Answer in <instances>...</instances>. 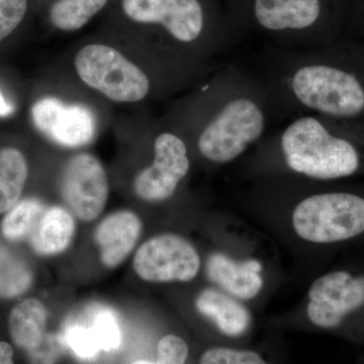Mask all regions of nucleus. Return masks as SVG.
<instances>
[{
	"label": "nucleus",
	"instance_id": "obj_1",
	"mask_svg": "<svg viewBox=\"0 0 364 364\" xmlns=\"http://www.w3.org/2000/svg\"><path fill=\"white\" fill-rule=\"evenodd\" d=\"M163 121L186 139L191 155L223 165L262 142L277 117L260 76L251 67L226 63L186 91Z\"/></svg>",
	"mask_w": 364,
	"mask_h": 364
},
{
	"label": "nucleus",
	"instance_id": "obj_2",
	"mask_svg": "<svg viewBox=\"0 0 364 364\" xmlns=\"http://www.w3.org/2000/svg\"><path fill=\"white\" fill-rule=\"evenodd\" d=\"M253 69L267 85L277 122L318 114L364 124V43L344 37L306 49L267 45Z\"/></svg>",
	"mask_w": 364,
	"mask_h": 364
},
{
	"label": "nucleus",
	"instance_id": "obj_3",
	"mask_svg": "<svg viewBox=\"0 0 364 364\" xmlns=\"http://www.w3.org/2000/svg\"><path fill=\"white\" fill-rule=\"evenodd\" d=\"M105 30L134 49L196 70L213 72L238 42L221 0H114Z\"/></svg>",
	"mask_w": 364,
	"mask_h": 364
},
{
	"label": "nucleus",
	"instance_id": "obj_4",
	"mask_svg": "<svg viewBox=\"0 0 364 364\" xmlns=\"http://www.w3.org/2000/svg\"><path fill=\"white\" fill-rule=\"evenodd\" d=\"M69 71L107 104L127 105L186 92L210 74L154 58L107 31L73 50Z\"/></svg>",
	"mask_w": 364,
	"mask_h": 364
},
{
	"label": "nucleus",
	"instance_id": "obj_5",
	"mask_svg": "<svg viewBox=\"0 0 364 364\" xmlns=\"http://www.w3.org/2000/svg\"><path fill=\"white\" fill-rule=\"evenodd\" d=\"M255 148L258 162L277 163L309 181H338L364 168V124L303 114Z\"/></svg>",
	"mask_w": 364,
	"mask_h": 364
},
{
	"label": "nucleus",
	"instance_id": "obj_6",
	"mask_svg": "<svg viewBox=\"0 0 364 364\" xmlns=\"http://www.w3.org/2000/svg\"><path fill=\"white\" fill-rule=\"evenodd\" d=\"M240 41L257 37L267 45L306 49L344 37L343 0H221Z\"/></svg>",
	"mask_w": 364,
	"mask_h": 364
},
{
	"label": "nucleus",
	"instance_id": "obj_7",
	"mask_svg": "<svg viewBox=\"0 0 364 364\" xmlns=\"http://www.w3.org/2000/svg\"><path fill=\"white\" fill-rule=\"evenodd\" d=\"M72 78V77H71ZM54 81V87L31 105V124L38 135L58 149L86 150L107 124V102L78 85Z\"/></svg>",
	"mask_w": 364,
	"mask_h": 364
},
{
	"label": "nucleus",
	"instance_id": "obj_8",
	"mask_svg": "<svg viewBox=\"0 0 364 364\" xmlns=\"http://www.w3.org/2000/svg\"><path fill=\"white\" fill-rule=\"evenodd\" d=\"M294 232L313 243L348 240L364 232V195L348 189L306 193L291 213Z\"/></svg>",
	"mask_w": 364,
	"mask_h": 364
},
{
	"label": "nucleus",
	"instance_id": "obj_9",
	"mask_svg": "<svg viewBox=\"0 0 364 364\" xmlns=\"http://www.w3.org/2000/svg\"><path fill=\"white\" fill-rule=\"evenodd\" d=\"M150 162L136 172L132 182L134 195L145 203H164L173 198L191 168L188 144L164 121L144 126Z\"/></svg>",
	"mask_w": 364,
	"mask_h": 364
},
{
	"label": "nucleus",
	"instance_id": "obj_10",
	"mask_svg": "<svg viewBox=\"0 0 364 364\" xmlns=\"http://www.w3.org/2000/svg\"><path fill=\"white\" fill-rule=\"evenodd\" d=\"M64 205L80 221L98 219L109 198V181L102 160L86 150L72 152L59 174Z\"/></svg>",
	"mask_w": 364,
	"mask_h": 364
},
{
	"label": "nucleus",
	"instance_id": "obj_11",
	"mask_svg": "<svg viewBox=\"0 0 364 364\" xmlns=\"http://www.w3.org/2000/svg\"><path fill=\"white\" fill-rule=\"evenodd\" d=\"M134 272L149 282H191L200 268L196 249L176 234L152 237L136 250Z\"/></svg>",
	"mask_w": 364,
	"mask_h": 364
},
{
	"label": "nucleus",
	"instance_id": "obj_12",
	"mask_svg": "<svg viewBox=\"0 0 364 364\" xmlns=\"http://www.w3.org/2000/svg\"><path fill=\"white\" fill-rule=\"evenodd\" d=\"M306 314L317 327L331 329L341 324L347 314L364 305V277L350 273H327L309 289Z\"/></svg>",
	"mask_w": 364,
	"mask_h": 364
},
{
	"label": "nucleus",
	"instance_id": "obj_13",
	"mask_svg": "<svg viewBox=\"0 0 364 364\" xmlns=\"http://www.w3.org/2000/svg\"><path fill=\"white\" fill-rule=\"evenodd\" d=\"M142 232L140 217L131 210H119L105 217L95 231L105 267L114 268L123 263L135 248Z\"/></svg>",
	"mask_w": 364,
	"mask_h": 364
},
{
	"label": "nucleus",
	"instance_id": "obj_14",
	"mask_svg": "<svg viewBox=\"0 0 364 364\" xmlns=\"http://www.w3.org/2000/svg\"><path fill=\"white\" fill-rule=\"evenodd\" d=\"M207 275L230 296L240 299H251L260 293L263 279L259 261H236L224 253H213L205 265Z\"/></svg>",
	"mask_w": 364,
	"mask_h": 364
},
{
	"label": "nucleus",
	"instance_id": "obj_15",
	"mask_svg": "<svg viewBox=\"0 0 364 364\" xmlns=\"http://www.w3.org/2000/svg\"><path fill=\"white\" fill-rule=\"evenodd\" d=\"M46 23L55 33L82 30L100 14L107 13L114 0H38Z\"/></svg>",
	"mask_w": 364,
	"mask_h": 364
},
{
	"label": "nucleus",
	"instance_id": "obj_16",
	"mask_svg": "<svg viewBox=\"0 0 364 364\" xmlns=\"http://www.w3.org/2000/svg\"><path fill=\"white\" fill-rule=\"evenodd\" d=\"M74 233L75 220L70 210L64 205H50L46 208L28 241L36 253L57 255L69 247Z\"/></svg>",
	"mask_w": 364,
	"mask_h": 364
},
{
	"label": "nucleus",
	"instance_id": "obj_17",
	"mask_svg": "<svg viewBox=\"0 0 364 364\" xmlns=\"http://www.w3.org/2000/svg\"><path fill=\"white\" fill-rule=\"evenodd\" d=\"M195 304L196 310L210 318L227 336H241L251 324V315L247 309L222 291L203 289L196 296Z\"/></svg>",
	"mask_w": 364,
	"mask_h": 364
},
{
	"label": "nucleus",
	"instance_id": "obj_18",
	"mask_svg": "<svg viewBox=\"0 0 364 364\" xmlns=\"http://www.w3.org/2000/svg\"><path fill=\"white\" fill-rule=\"evenodd\" d=\"M48 312L38 299H26L14 306L9 318V333L16 346L28 351L47 334Z\"/></svg>",
	"mask_w": 364,
	"mask_h": 364
},
{
	"label": "nucleus",
	"instance_id": "obj_19",
	"mask_svg": "<svg viewBox=\"0 0 364 364\" xmlns=\"http://www.w3.org/2000/svg\"><path fill=\"white\" fill-rule=\"evenodd\" d=\"M28 177V162L23 151L6 146L0 149V215L21 200Z\"/></svg>",
	"mask_w": 364,
	"mask_h": 364
},
{
	"label": "nucleus",
	"instance_id": "obj_20",
	"mask_svg": "<svg viewBox=\"0 0 364 364\" xmlns=\"http://www.w3.org/2000/svg\"><path fill=\"white\" fill-rule=\"evenodd\" d=\"M46 208L47 205L40 198L21 200L6 213L2 220L1 233L4 238L11 242L28 240Z\"/></svg>",
	"mask_w": 364,
	"mask_h": 364
},
{
	"label": "nucleus",
	"instance_id": "obj_21",
	"mask_svg": "<svg viewBox=\"0 0 364 364\" xmlns=\"http://www.w3.org/2000/svg\"><path fill=\"white\" fill-rule=\"evenodd\" d=\"M33 273L28 263L0 244V296L14 298L31 287Z\"/></svg>",
	"mask_w": 364,
	"mask_h": 364
},
{
	"label": "nucleus",
	"instance_id": "obj_22",
	"mask_svg": "<svg viewBox=\"0 0 364 364\" xmlns=\"http://www.w3.org/2000/svg\"><path fill=\"white\" fill-rule=\"evenodd\" d=\"M60 335L65 346L69 347L79 358H93L102 351L90 325L69 324L66 326L65 331Z\"/></svg>",
	"mask_w": 364,
	"mask_h": 364
},
{
	"label": "nucleus",
	"instance_id": "obj_23",
	"mask_svg": "<svg viewBox=\"0 0 364 364\" xmlns=\"http://www.w3.org/2000/svg\"><path fill=\"white\" fill-rule=\"evenodd\" d=\"M90 326L102 351L111 352L119 348L122 344L121 328L111 310L98 309L91 318Z\"/></svg>",
	"mask_w": 364,
	"mask_h": 364
},
{
	"label": "nucleus",
	"instance_id": "obj_24",
	"mask_svg": "<svg viewBox=\"0 0 364 364\" xmlns=\"http://www.w3.org/2000/svg\"><path fill=\"white\" fill-rule=\"evenodd\" d=\"M32 9V0H0V43L21 28Z\"/></svg>",
	"mask_w": 364,
	"mask_h": 364
},
{
	"label": "nucleus",
	"instance_id": "obj_25",
	"mask_svg": "<svg viewBox=\"0 0 364 364\" xmlns=\"http://www.w3.org/2000/svg\"><path fill=\"white\" fill-rule=\"evenodd\" d=\"M200 364H267L260 355L250 350H236L226 347L208 349Z\"/></svg>",
	"mask_w": 364,
	"mask_h": 364
},
{
	"label": "nucleus",
	"instance_id": "obj_26",
	"mask_svg": "<svg viewBox=\"0 0 364 364\" xmlns=\"http://www.w3.org/2000/svg\"><path fill=\"white\" fill-rule=\"evenodd\" d=\"M65 344L61 335L47 332L37 346L26 351L30 364H56L63 354Z\"/></svg>",
	"mask_w": 364,
	"mask_h": 364
},
{
	"label": "nucleus",
	"instance_id": "obj_27",
	"mask_svg": "<svg viewBox=\"0 0 364 364\" xmlns=\"http://www.w3.org/2000/svg\"><path fill=\"white\" fill-rule=\"evenodd\" d=\"M188 356V344L176 335H166L158 343L157 364L186 363Z\"/></svg>",
	"mask_w": 364,
	"mask_h": 364
},
{
	"label": "nucleus",
	"instance_id": "obj_28",
	"mask_svg": "<svg viewBox=\"0 0 364 364\" xmlns=\"http://www.w3.org/2000/svg\"><path fill=\"white\" fill-rule=\"evenodd\" d=\"M346 37L364 43V0H343Z\"/></svg>",
	"mask_w": 364,
	"mask_h": 364
},
{
	"label": "nucleus",
	"instance_id": "obj_29",
	"mask_svg": "<svg viewBox=\"0 0 364 364\" xmlns=\"http://www.w3.org/2000/svg\"><path fill=\"white\" fill-rule=\"evenodd\" d=\"M16 105L11 98L4 95L0 88V119H7L16 114Z\"/></svg>",
	"mask_w": 364,
	"mask_h": 364
},
{
	"label": "nucleus",
	"instance_id": "obj_30",
	"mask_svg": "<svg viewBox=\"0 0 364 364\" xmlns=\"http://www.w3.org/2000/svg\"><path fill=\"white\" fill-rule=\"evenodd\" d=\"M14 349L6 342L0 341V364H14Z\"/></svg>",
	"mask_w": 364,
	"mask_h": 364
},
{
	"label": "nucleus",
	"instance_id": "obj_31",
	"mask_svg": "<svg viewBox=\"0 0 364 364\" xmlns=\"http://www.w3.org/2000/svg\"><path fill=\"white\" fill-rule=\"evenodd\" d=\"M132 364H157L154 363H151V361L148 360H136L135 363H133Z\"/></svg>",
	"mask_w": 364,
	"mask_h": 364
},
{
	"label": "nucleus",
	"instance_id": "obj_32",
	"mask_svg": "<svg viewBox=\"0 0 364 364\" xmlns=\"http://www.w3.org/2000/svg\"><path fill=\"white\" fill-rule=\"evenodd\" d=\"M176 364H184V363H176Z\"/></svg>",
	"mask_w": 364,
	"mask_h": 364
}]
</instances>
